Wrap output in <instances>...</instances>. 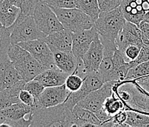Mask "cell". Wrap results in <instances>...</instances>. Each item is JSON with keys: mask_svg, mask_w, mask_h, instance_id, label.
<instances>
[{"mask_svg": "<svg viewBox=\"0 0 149 127\" xmlns=\"http://www.w3.org/2000/svg\"><path fill=\"white\" fill-rule=\"evenodd\" d=\"M74 107L68 100H66L57 106L38 109L33 113L30 126H73Z\"/></svg>", "mask_w": 149, "mask_h": 127, "instance_id": "6da1fadb", "label": "cell"}, {"mask_svg": "<svg viewBox=\"0 0 149 127\" xmlns=\"http://www.w3.org/2000/svg\"><path fill=\"white\" fill-rule=\"evenodd\" d=\"M8 56L17 70L22 79L26 82L35 79L47 68L37 61L29 52L18 44L10 45Z\"/></svg>", "mask_w": 149, "mask_h": 127, "instance_id": "7a4b0ae2", "label": "cell"}, {"mask_svg": "<svg viewBox=\"0 0 149 127\" xmlns=\"http://www.w3.org/2000/svg\"><path fill=\"white\" fill-rule=\"evenodd\" d=\"M125 21L126 20L118 8L110 11H101L95 21L94 26L102 42L115 43Z\"/></svg>", "mask_w": 149, "mask_h": 127, "instance_id": "3957f363", "label": "cell"}, {"mask_svg": "<svg viewBox=\"0 0 149 127\" xmlns=\"http://www.w3.org/2000/svg\"><path fill=\"white\" fill-rule=\"evenodd\" d=\"M10 32V43L18 44L36 39H44L46 37L39 30L33 16H24L19 13L13 25L8 27Z\"/></svg>", "mask_w": 149, "mask_h": 127, "instance_id": "277c9868", "label": "cell"}, {"mask_svg": "<svg viewBox=\"0 0 149 127\" xmlns=\"http://www.w3.org/2000/svg\"><path fill=\"white\" fill-rule=\"evenodd\" d=\"M61 23L63 29L72 32L89 30L94 27L95 21L87 14L77 8H52Z\"/></svg>", "mask_w": 149, "mask_h": 127, "instance_id": "5b68a950", "label": "cell"}, {"mask_svg": "<svg viewBox=\"0 0 149 127\" xmlns=\"http://www.w3.org/2000/svg\"><path fill=\"white\" fill-rule=\"evenodd\" d=\"M33 112V107L22 102L14 104L0 110V126H30Z\"/></svg>", "mask_w": 149, "mask_h": 127, "instance_id": "8992f818", "label": "cell"}, {"mask_svg": "<svg viewBox=\"0 0 149 127\" xmlns=\"http://www.w3.org/2000/svg\"><path fill=\"white\" fill-rule=\"evenodd\" d=\"M37 27L45 35L63 30L61 23L49 5L39 0L33 13Z\"/></svg>", "mask_w": 149, "mask_h": 127, "instance_id": "52a82bcc", "label": "cell"}, {"mask_svg": "<svg viewBox=\"0 0 149 127\" xmlns=\"http://www.w3.org/2000/svg\"><path fill=\"white\" fill-rule=\"evenodd\" d=\"M117 82H118L115 81L106 82L101 88L91 92L86 97L80 101L77 105L95 113L103 107L106 99L111 96L114 91V86Z\"/></svg>", "mask_w": 149, "mask_h": 127, "instance_id": "ba28073f", "label": "cell"}, {"mask_svg": "<svg viewBox=\"0 0 149 127\" xmlns=\"http://www.w3.org/2000/svg\"><path fill=\"white\" fill-rule=\"evenodd\" d=\"M70 91L66 87L65 84L59 86L45 88L38 100L34 102L35 110L40 108L54 107L63 103L67 100Z\"/></svg>", "mask_w": 149, "mask_h": 127, "instance_id": "9c48e42d", "label": "cell"}, {"mask_svg": "<svg viewBox=\"0 0 149 127\" xmlns=\"http://www.w3.org/2000/svg\"><path fill=\"white\" fill-rule=\"evenodd\" d=\"M18 45L30 52L37 61L47 68L56 66L53 54L49 49V46L43 39L21 42L19 43Z\"/></svg>", "mask_w": 149, "mask_h": 127, "instance_id": "30bf717a", "label": "cell"}, {"mask_svg": "<svg viewBox=\"0 0 149 127\" xmlns=\"http://www.w3.org/2000/svg\"><path fill=\"white\" fill-rule=\"evenodd\" d=\"M104 83V79L98 71L89 73L84 77L81 88L78 91L70 92L67 99L72 105L75 106L91 92L101 88Z\"/></svg>", "mask_w": 149, "mask_h": 127, "instance_id": "8fae6325", "label": "cell"}, {"mask_svg": "<svg viewBox=\"0 0 149 127\" xmlns=\"http://www.w3.org/2000/svg\"><path fill=\"white\" fill-rule=\"evenodd\" d=\"M115 43L117 49L123 55L127 46L130 45H136L142 47L143 43L140 27L134 23L126 21L123 29L118 34Z\"/></svg>", "mask_w": 149, "mask_h": 127, "instance_id": "7c38bea8", "label": "cell"}, {"mask_svg": "<svg viewBox=\"0 0 149 127\" xmlns=\"http://www.w3.org/2000/svg\"><path fill=\"white\" fill-rule=\"evenodd\" d=\"M103 57V45L100 35H97L90 47L81 58L84 65V74L98 71Z\"/></svg>", "mask_w": 149, "mask_h": 127, "instance_id": "4fadbf2b", "label": "cell"}, {"mask_svg": "<svg viewBox=\"0 0 149 127\" xmlns=\"http://www.w3.org/2000/svg\"><path fill=\"white\" fill-rule=\"evenodd\" d=\"M98 35L94 26L89 30L74 32L72 34V52L77 58L81 59L90 47L92 41Z\"/></svg>", "mask_w": 149, "mask_h": 127, "instance_id": "5bb4252c", "label": "cell"}, {"mask_svg": "<svg viewBox=\"0 0 149 127\" xmlns=\"http://www.w3.org/2000/svg\"><path fill=\"white\" fill-rule=\"evenodd\" d=\"M72 34L69 30H63L47 35L44 41L49 46L51 51L72 52Z\"/></svg>", "mask_w": 149, "mask_h": 127, "instance_id": "9a60e30c", "label": "cell"}, {"mask_svg": "<svg viewBox=\"0 0 149 127\" xmlns=\"http://www.w3.org/2000/svg\"><path fill=\"white\" fill-rule=\"evenodd\" d=\"M118 8L125 20L138 27L143 21L146 14L143 0H123Z\"/></svg>", "mask_w": 149, "mask_h": 127, "instance_id": "2e32d148", "label": "cell"}, {"mask_svg": "<svg viewBox=\"0 0 149 127\" xmlns=\"http://www.w3.org/2000/svg\"><path fill=\"white\" fill-rule=\"evenodd\" d=\"M22 79L8 56L0 60V91Z\"/></svg>", "mask_w": 149, "mask_h": 127, "instance_id": "e0dca14e", "label": "cell"}, {"mask_svg": "<svg viewBox=\"0 0 149 127\" xmlns=\"http://www.w3.org/2000/svg\"><path fill=\"white\" fill-rule=\"evenodd\" d=\"M54 57L55 65L61 71L68 75L74 74L78 67L80 59L73 55L72 52H59L52 51Z\"/></svg>", "mask_w": 149, "mask_h": 127, "instance_id": "ac0fdd59", "label": "cell"}, {"mask_svg": "<svg viewBox=\"0 0 149 127\" xmlns=\"http://www.w3.org/2000/svg\"><path fill=\"white\" fill-rule=\"evenodd\" d=\"M68 76L67 74L61 71L58 68L54 66L47 68L35 79L39 81L45 88H48L64 85Z\"/></svg>", "mask_w": 149, "mask_h": 127, "instance_id": "d6986e66", "label": "cell"}, {"mask_svg": "<svg viewBox=\"0 0 149 127\" xmlns=\"http://www.w3.org/2000/svg\"><path fill=\"white\" fill-rule=\"evenodd\" d=\"M25 83L24 80L21 79L10 88L0 91V110L20 102L19 93L24 89Z\"/></svg>", "mask_w": 149, "mask_h": 127, "instance_id": "ffe728a7", "label": "cell"}, {"mask_svg": "<svg viewBox=\"0 0 149 127\" xmlns=\"http://www.w3.org/2000/svg\"><path fill=\"white\" fill-rule=\"evenodd\" d=\"M74 117L73 126H100L102 123L97 118L93 112L85 108L75 105L72 110Z\"/></svg>", "mask_w": 149, "mask_h": 127, "instance_id": "44dd1931", "label": "cell"}, {"mask_svg": "<svg viewBox=\"0 0 149 127\" xmlns=\"http://www.w3.org/2000/svg\"><path fill=\"white\" fill-rule=\"evenodd\" d=\"M20 8L10 2L4 0L0 5V23L5 27H10L16 21L20 13Z\"/></svg>", "mask_w": 149, "mask_h": 127, "instance_id": "7402d4cb", "label": "cell"}, {"mask_svg": "<svg viewBox=\"0 0 149 127\" xmlns=\"http://www.w3.org/2000/svg\"><path fill=\"white\" fill-rule=\"evenodd\" d=\"M103 109L111 118L115 115L121 110H125L124 103L113 91L111 96L106 99L103 105Z\"/></svg>", "mask_w": 149, "mask_h": 127, "instance_id": "603a6c76", "label": "cell"}, {"mask_svg": "<svg viewBox=\"0 0 149 127\" xmlns=\"http://www.w3.org/2000/svg\"><path fill=\"white\" fill-rule=\"evenodd\" d=\"M77 8L90 16L95 21L100 13L97 0H74Z\"/></svg>", "mask_w": 149, "mask_h": 127, "instance_id": "cb8c5ba5", "label": "cell"}, {"mask_svg": "<svg viewBox=\"0 0 149 127\" xmlns=\"http://www.w3.org/2000/svg\"><path fill=\"white\" fill-rule=\"evenodd\" d=\"M126 123L129 126L133 127H148L149 115L137 113L133 110H126Z\"/></svg>", "mask_w": 149, "mask_h": 127, "instance_id": "d4e9b609", "label": "cell"}, {"mask_svg": "<svg viewBox=\"0 0 149 127\" xmlns=\"http://www.w3.org/2000/svg\"><path fill=\"white\" fill-rule=\"evenodd\" d=\"M20 8V14L33 16V13L39 0H8Z\"/></svg>", "mask_w": 149, "mask_h": 127, "instance_id": "484cf974", "label": "cell"}, {"mask_svg": "<svg viewBox=\"0 0 149 127\" xmlns=\"http://www.w3.org/2000/svg\"><path fill=\"white\" fill-rule=\"evenodd\" d=\"M10 45V38L9 30L0 23V60L8 56V51Z\"/></svg>", "mask_w": 149, "mask_h": 127, "instance_id": "4316f807", "label": "cell"}, {"mask_svg": "<svg viewBox=\"0 0 149 127\" xmlns=\"http://www.w3.org/2000/svg\"><path fill=\"white\" fill-rule=\"evenodd\" d=\"M149 75V60L132 68L128 72L125 80H132Z\"/></svg>", "mask_w": 149, "mask_h": 127, "instance_id": "83f0119b", "label": "cell"}, {"mask_svg": "<svg viewBox=\"0 0 149 127\" xmlns=\"http://www.w3.org/2000/svg\"><path fill=\"white\" fill-rule=\"evenodd\" d=\"M45 88V86L36 79L27 82L24 86V90L30 92L34 97L35 101L38 100Z\"/></svg>", "mask_w": 149, "mask_h": 127, "instance_id": "f1b7e54d", "label": "cell"}, {"mask_svg": "<svg viewBox=\"0 0 149 127\" xmlns=\"http://www.w3.org/2000/svg\"><path fill=\"white\" fill-rule=\"evenodd\" d=\"M84 79L79 75L75 74H72L67 77L65 82V85L69 91L75 92L81 88Z\"/></svg>", "mask_w": 149, "mask_h": 127, "instance_id": "f546056e", "label": "cell"}, {"mask_svg": "<svg viewBox=\"0 0 149 127\" xmlns=\"http://www.w3.org/2000/svg\"><path fill=\"white\" fill-rule=\"evenodd\" d=\"M148 60H149V46L143 44L138 56L134 60L129 61V63L131 66V68H132L135 67L137 65L148 61Z\"/></svg>", "mask_w": 149, "mask_h": 127, "instance_id": "4dcf8cb0", "label": "cell"}, {"mask_svg": "<svg viewBox=\"0 0 149 127\" xmlns=\"http://www.w3.org/2000/svg\"><path fill=\"white\" fill-rule=\"evenodd\" d=\"M47 4L51 8H77L74 0H41Z\"/></svg>", "mask_w": 149, "mask_h": 127, "instance_id": "1f68e13d", "label": "cell"}, {"mask_svg": "<svg viewBox=\"0 0 149 127\" xmlns=\"http://www.w3.org/2000/svg\"><path fill=\"white\" fill-rule=\"evenodd\" d=\"M123 0H97L100 12L110 11L119 8Z\"/></svg>", "mask_w": 149, "mask_h": 127, "instance_id": "d6a6232c", "label": "cell"}, {"mask_svg": "<svg viewBox=\"0 0 149 127\" xmlns=\"http://www.w3.org/2000/svg\"><path fill=\"white\" fill-rule=\"evenodd\" d=\"M141 48V46L136 45H130L127 46L123 52V56L125 61L129 62L134 60L140 53Z\"/></svg>", "mask_w": 149, "mask_h": 127, "instance_id": "836d02e7", "label": "cell"}, {"mask_svg": "<svg viewBox=\"0 0 149 127\" xmlns=\"http://www.w3.org/2000/svg\"><path fill=\"white\" fill-rule=\"evenodd\" d=\"M127 119V113L126 110H123L120 112L114 115L112 118L111 121L114 123V127L117 126H129L128 124L125 123Z\"/></svg>", "mask_w": 149, "mask_h": 127, "instance_id": "e575fe53", "label": "cell"}, {"mask_svg": "<svg viewBox=\"0 0 149 127\" xmlns=\"http://www.w3.org/2000/svg\"><path fill=\"white\" fill-rule=\"evenodd\" d=\"M19 99H20L21 102H22V103L25 104L27 105L31 106V107H33L35 99L33 96V95L30 92L26 90L23 89L21 91L20 93H19ZM34 111H35V109H34Z\"/></svg>", "mask_w": 149, "mask_h": 127, "instance_id": "d590c367", "label": "cell"}, {"mask_svg": "<svg viewBox=\"0 0 149 127\" xmlns=\"http://www.w3.org/2000/svg\"><path fill=\"white\" fill-rule=\"evenodd\" d=\"M139 27L141 30L143 44L149 46V23L143 21L139 25Z\"/></svg>", "mask_w": 149, "mask_h": 127, "instance_id": "8d00e7d4", "label": "cell"}, {"mask_svg": "<svg viewBox=\"0 0 149 127\" xmlns=\"http://www.w3.org/2000/svg\"><path fill=\"white\" fill-rule=\"evenodd\" d=\"M95 114V115L97 116V118L100 120V121L102 123V124H103V123L106 122V121H109L110 119H111V118H111V117H110L109 115L106 113V111L103 110V107H102L101 109H100V110H99L97 112H96Z\"/></svg>", "mask_w": 149, "mask_h": 127, "instance_id": "74e56055", "label": "cell"}, {"mask_svg": "<svg viewBox=\"0 0 149 127\" xmlns=\"http://www.w3.org/2000/svg\"><path fill=\"white\" fill-rule=\"evenodd\" d=\"M143 8L146 12L147 13L148 11L149 10V0H143Z\"/></svg>", "mask_w": 149, "mask_h": 127, "instance_id": "f35d334b", "label": "cell"}, {"mask_svg": "<svg viewBox=\"0 0 149 127\" xmlns=\"http://www.w3.org/2000/svg\"><path fill=\"white\" fill-rule=\"evenodd\" d=\"M143 21H146V22H148V23H149V10L148 11L146 14H145L144 19H143Z\"/></svg>", "mask_w": 149, "mask_h": 127, "instance_id": "ab89813d", "label": "cell"}, {"mask_svg": "<svg viewBox=\"0 0 149 127\" xmlns=\"http://www.w3.org/2000/svg\"><path fill=\"white\" fill-rule=\"evenodd\" d=\"M4 2V0H0V5H2V2Z\"/></svg>", "mask_w": 149, "mask_h": 127, "instance_id": "60d3db41", "label": "cell"}]
</instances>
